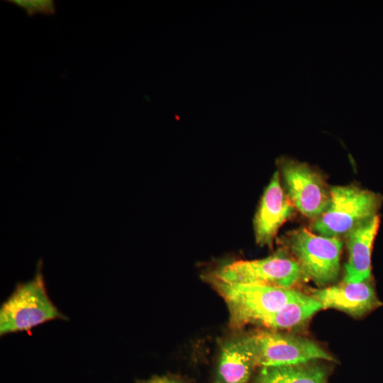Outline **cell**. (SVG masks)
<instances>
[{
	"mask_svg": "<svg viewBox=\"0 0 383 383\" xmlns=\"http://www.w3.org/2000/svg\"><path fill=\"white\" fill-rule=\"evenodd\" d=\"M287 194L301 213L316 218L328 208L330 189L323 179L307 165L290 160L280 161Z\"/></svg>",
	"mask_w": 383,
	"mask_h": 383,
	"instance_id": "52a82bcc",
	"label": "cell"
},
{
	"mask_svg": "<svg viewBox=\"0 0 383 383\" xmlns=\"http://www.w3.org/2000/svg\"><path fill=\"white\" fill-rule=\"evenodd\" d=\"M322 309L318 301L312 296L291 301L274 313L265 317L259 324L272 329H290L300 326L316 312Z\"/></svg>",
	"mask_w": 383,
	"mask_h": 383,
	"instance_id": "4fadbf2b",
	"label": "cell"
},
{
	"mask_svg": "<svg viewBox=\"0 0 383 383\" xmlns=\"http://www.w3.org/2000/svg\"><path fill=\"white\" fill-rule=\"evenodd\" d=\"M67 318L49 298L40 260L34 277L29 281L16 284L0 309L1 336L28 331L47 321Z\"/></svg>",
	"mask_w": 383,
	"mask_h": 383,
	"instance_id": "7a4b0ae2",
	"label": "cell"
},
{
	"mask_svg": "<svg viewBox=\"0 0 383 383\" xmlns=\"http://www.w3.org/2000/svg\"><path fill=\"white\" fill-rule=\"evenodd\" d=\"M380 223L378 214L360 223L347 233L348 259L344 280L359 282L371 276V256Z\"/></svg>",
	"mask_w": 383,
	"mask_h": 383,
	"instance_id": "30bf717a",
	"label": "cell"
},
{
	"mask_svg": "<svg viewBox=\"0 0 383 383\" xmlns=\"http://www.w3.org/2000/svg\"><path fill=\"white\" fill-rule=\"evenodd\" d=\"M289 246L305 277L320 287L336 280L343 248L339 237L318 235L301 228L289 234Z\"/></svg>",
	"mask_w": 383,
	"mask_h": 383,
	"instance_id": "277c9868",
	"label": "cell"
},
{
	"mask_svg": "<svg viewBox=\"0 0 383 383\" xmlns=\"http://www.w3.org/2000/svg\"><path fill=\"white\" fill-rule=\"evenodd\" d=\"M207 277L213 288L225 301L229 311V324L233 328L248 323H260L285 304L305 296L293 289L233 284L223 282L213 275Z\"/></svg>",
	"mask_w": 383,
	"mask_h": 383,
	"instance_id": "6da1fadb",
	"label": "cell"
},
{
	"mask_svg": "<svg viewBox=\"0 0 383 383\" xmlns=\"http://www.w3.org/2000/svg\"><path fill=\"white\" fill-rule=\"evenodd\" d=\"M293 211L294 206L282 187L279 172L277 171L262 194L254 218L256 243L261 246L270 245Z\"/></svg>",
	"mask_w": 383,
	"mask_h": 383,
	"instance_id": "9c48e42d",
	"label": "cell"
},
{
	"mask_svg": "<svg viewBox=\"0 0 383 383\" xmlns=\"http://www.w3.org/2000/svg\"><path fill=\"white\" fill-rule=\"evenodd\" d=\"M257 366L271 367L306 363L334 358L315 342L296 335L262 331L248 335Z\"/></svg>",
	"mask_w": 383,
	"mask_h": 383,
	"instance_id": "8992f818",
	"label": "cell"
},
{
	"mask_svg": "<svg viewBox=\"0 0 383 383\" xmlns=\"http://www.w3.org/2000/svg\"><path fill=\"white\" fill-rule=\"evenodd\" d=\"M310 293L322 309H335L357 318L382 305L369 279L359 282L343 281L323 289H311Z\"/></svg>",
	"mask_w": 383,
	"mask_h": 383,
	"instance_id": "ba28073f",
	"label": "cell"
},
{
	"mask_svg": "<svg viewBox=\"0 0 383 383\" xmlns=\"http://www.w3.org/2000/svg\"><path fill=\"white\" fill-rule=\"evenodd\" d=\"M136 383H183L180 380L169 375H154L151 378L145 380H137Z\"/></svg>",
	"mask_w": 383,
	"mask_h": 383,
	"instance_id": "9a60e30c",
	"label": "cell"
},
{
	"mask_svg": "<svg viewBox=\"0 0 383 383\" xmlns=\"http://www.w3.org/2000/svg\"><path fill=\"white\" fill-rule=\"evenodd\" d=\"M255 367V355L248 335L231 339L221 348L216 383H248Z\"/></svg>",
	"mask_w": 383,
	"mask_h": 383,
	"instance_id": "8fae6325",
	"label": "cell"
},
{
	"mask_svg": "<svg viewBox=\"0 0 383 383\" xmlns=\"http://www.w3.org/2000/svg\"><path fill=\"white\" fill-rule=\"evenodd\" d=\"M313 362L262 367L252 383H328L327 370Z\"/></svg>",
	"mask_w": 383,
	"mask_h": 383,
	"instance_id": "7c38bea8",
	"label": "cell"
},
{
	"mask_svg": "<svg viewBox=\"0 0 383 383\" xmlns=\"http://www.w3.org/2000/svg\"><path fill=\"white\" fill-rule=\"evenodd\" d=\"M330 192L328 208L312 223V230L324 236L347 234L377 215L383 201L381 194L353 185L333 187Z\"/></svg>",
	"mask_w": 383,
	"mask_h": 383,
	"instance_id": "3957f363",
	"label": "cell"
},
{
	"mask_svg": "<svg viewBox=\"0 0 383 383\" xmlns=\"http://www.w3.org/2000/svg\"><path fill=\"white\" fill-rule=\"evenodd\" d=\"M9 2L23 9L29 16L38 13L50 15L55 12V2L51 0H13Z\"/></svg>",
	"mask_w": 383,
	"mask_h": 383,
	"instance_id": "5bb4252c",
	"label": "cell"
},
{
	"mask_svg": "<svg viewBox=\"0 0 383 383\" xmlns=\"http://www.w3.org/2000/svg\"><path fill=\"white\" fill-rule=\"evenodd\" d=\"M212 275L228 283L261 284L285 289H293L305 277L297 261L284 250L259 260L231 262Z\"/></svg>",
	"mask_w": 383,
	"mask_h": 383,
	"instance_id": "5b68a950",
	"label": "cell"
}]
</instances>
